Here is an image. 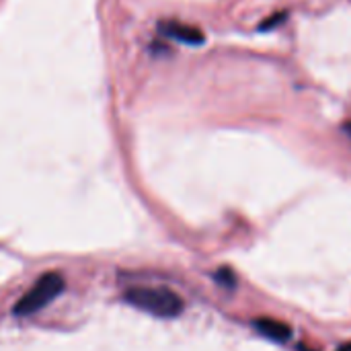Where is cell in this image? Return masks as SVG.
I'll return each mask as SVG.
<instances>
[{
  "label": "cell",
  "mask_w": 351,
  "mask_h": 351,
  "mask_svg": "<svg viewBox=\"0 0 351 351\" xmlns=\"http://www.w3.org/2000/svg\"><path fill=\"white\" fill-rule=\"evenodd\" d=\"M123 298L130 306L158 319H175L185 306L181 296L169 288H132Z\"/></svg>",
  "instance_id": "obj_1"
},
{
  "label": "cell",
  "mask_w": 351,
  "mask_h": 351,
  "mask_svg": "<svg viewBox=\"0 0 351 351\" xmlns=\"http://www.w3.org/2000/svg\"><path fill=\"white\" fill-rule=\"evenodd\" d=\"M64 278L56 271L45 274L37 280V284L16 302L14 306V315L25 317V315H33L37 311H41L43 306H47L51 300H56L62 292H64Z\"/></svg>",
  "instance_id": "obj_2"
},
{
  "label": "cell",
  "mask_w": 351,
  "mask_h": 351,
  "mask_svg": "<svg viewBox=\"0 0 351 351\" xmlns=\"http://www.w3.org/2000/svg\"><path fill=\"white\" fill-rule=\"evenodd\" d=\"M160 31H162V35L173 37V39H177L181 43H187V45H199L206 39L204 33L197 27H191V25L181 23V21H162Z\"/></svg>",
  "instance_id": "obj_3"
},
{
  "label": "cell",
  "mask_w": 351,
  "mask_h": 351,
  "mask_svg": "<svg viewBox=\"0 0 351 351\" xmlns=\"http://www.w3.org/2000/svg\"><path fill=\"white\" fill-rule=\"evenodd\" d=\"M255 329L271 339V341H278V343H284L292 337V329L288 325H284L282 321H276V319H257L255 321Z\"/></svg>",
  "instance_id": "obj_4"
},
{
  "label": "cell",
  "mask_w": 351,
  "mask_h": 351,
  "mask_svg": "<svg viewBox=\"0 0 351 351\" xmlns=\"http://www.w3.org/2000/svg\"><path fill=\"white\" fill-rule=\"evenodd\" d=\"M216 280L222 282L226 288H234V286H237V278H234V274H232L230 269H218Z\"/></svg>",
  "instance_id": "obj_5"
},
{
  "label": "cell",
  "mask_w": 351,
  "mask_h": 351,
  "mask_svg": "<svg viewBox=\"0 0 351 351\" xmlns=\"http://www.w3.org/2000/svg\"><path fill=\"white\" fill-rule=\"evenodd\" d=\"M337 351H351V341L350 343H346V346H341Z\"/></svg>",
  "instance_id": "obj_6"
},
{
  "label": "cell",
  "mask_w": 351,
  "mask_h": 351,
  "mask_svg": "<svg viewBox=\"0 0 351 351\" xmlns=\"http://www.w3.org/2000/svg\"><path fill=\"white\" fill-rule=\"evenodd\" d=\"M346 132H348V136H350V138H351V121H350V123H348V125H346Z\"/></svg>",
  "instance_id": "obj_7"
}]
</instances>
